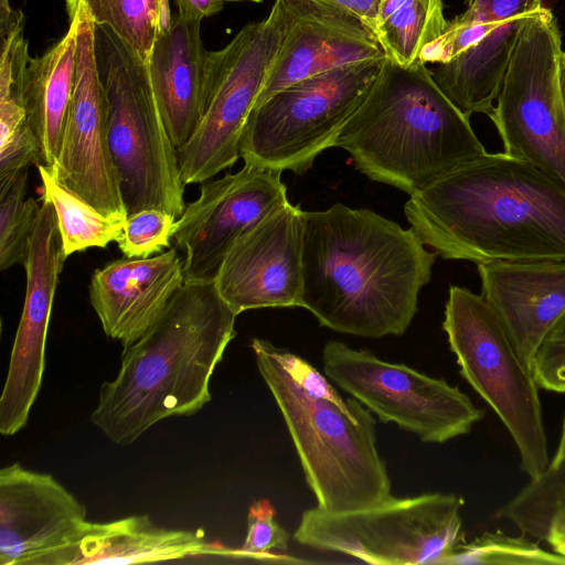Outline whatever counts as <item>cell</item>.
<instances>
[{"instance_id":"cell-1","label":"cell","mask_w":565,"mask_h":565,"mask_svg":"<svg viewBox=\"0 0 565 565\" xmlns=\"http://www.w3.org/2000/svg\"><path fill=\"white\" fill-rule=\"evenodd\" d=\"M437 256L412 227L371 210L337 203L303 211L299 307L337 332L402 335Z\"/></svg>"},{"instance_id":"cell-2","label":"cell","mask_w":565,"mask_h":565,"mask_svg":"<svg viewBox=\"0 0 565 565\" xmlns=\"http://www.w3.org/2000/svg\"><path fill=\"white\" fill-rule=\"evenodd\" d=\"M404 214L445 259L565 262V183L504 152L443 174L409 195Z\"/></svg>"},{"instance_id":"cell-3","label":"cell","mask_w":565,"mask_h":565,"mask_svg":"<svg viewBox=\"0 0 565 565\" xmlns=\"http://www.w3.org/2000/svg\"><path fill=\"white\" fill-rule=\"evenodd\" d=\"M236 317L215 281L184 282L158 321L124 347L118 373L100 386L90 422L113 443L128 446L164 418L202 409L235 337Z\"/></svg>"},{"instance_id":"cell-4","label":"cell","mask_w":565,"mask_h":565,"mask_svg":"<svg viewBox=\"0 0 565 565\" xmlns=\"http://www.w3.org/2000/svg\"><path fill=\"white\" fill-rule=\"evenodd\" d=\"M250 348L317 507L351 512L393 498L372 412L354 397L343 399L324 376L289 350L259 338L252 340Z\"/></svg>"},{"instance_id":"cell-5","label":"cell","mask_w":565,"mask_h":565,"mask_svg":"<svg viewBox=\"0 0 565 565\" xmlns=\"http://www.w3.org/2000/svg\"><path fill=\"white\" fill-rule=\"evenodd\" d=\"M334 147L370 180L412 195L487 150L426 64L384 58Z\"/></svg>"},{"instance_id":"cell-6","label":"cell","mask_w":565,"mask_h":565,"mask_svg":"<svg viewBox=\"0 0 565 565\" xmlns=\"http://www.w3.org/2000/svg\"><path fill=\"white\" fill-rule=\"evenodd\" d=\"M95 55L108 103L109 150L127 215L158 209L180 217L185 185L148 64L104 24H95Z\"/></svg>"},{"instance_id":"cell-7","label":"cell","mask_w":565,"mask_h":565,"mask_svg":"<svg viewBox=\"0 0 565 565\" xmlns=\"http://www.w3.org/2000/svg\"><path fill=\"white\" fill-rule=\"evenodd\" d=\"M443 329L461 376L509 431L530 480L550 465L540 386L495 313L480 295L451 286Z\"/></svg>"},{"instance_id":"cell-8","label":"cell","mask_w":565,"mask_h":565,"mask_svg":"<svg viewBox=\"0 0 565 565\" xmlns=\"http://www.w3.org/2000/svg\"><path fill=\"white\" fill-rule=\"evenodd\" d=\"M287 28L284 0L269 14L243 26L218 51H207L202 117L191 139L177 150L184 185L203 183L239 156L246 121L265 86Z\"/></svg>"},{"instance_id":"cell-9","label":"cell","mask_w":565,"mask_h":565,"mask_svg":"<svg viewBox=\"0 0 565 565\" xmlns=\"http://www.w3.org/2000/svg\"><path fill=\"white\" fill-rule=\"evenodd\" d=\"M454 493L391 498L381 504L328 512L303 511L294 539L308 547L349 555L370 564H441L465 542L461 510Z\"/></svg>"},{"instance_id":"cell-10","label":"cell","mask_w":565,"mask_h":565,"mask_svg":"<svg viewBox=\"0 0 565 565\" xmlns=\"http://www.w3.org/2000/svg\"><path fill=\"white\" fill-rule=\"evenodd\" d=\"M384 58L311 76L254 107L239 141L244 162L298 174L307 172L321 152L334 147Z\"/></svg>"},{"instance_id":"cell-11","label":"cell","mask_w":565,"mask_h":565,"mask_svg":"<svg viewBox=\"0 0 565 565\" xmlns=\"http://www.w3.org/2000/svg\"><path fill=\"white\" fill-rule=\"evenodd\" d=\"M562 38L543 7L519 32L494 108L489 115L503 152L565 183V110L559 87Z\"/></svg>"},{"instance_id":"cell-12","label":"cell","mask_w":565,"mask_h":565,"mask_svg":"<svg viewBox=\"0 0 565 565\" xmlns=\"http://www.w3.org/2000/svg\"><path fill=\"white\" fill-rule=\"evenodd\" d=\"M324 374L384 423H394L423 443L443 444L470 433L482 409L443 379L384 361L367 350L328 341Z\"/></svg>"},{"instance_id":"cell-13","label":"cell","mask_w":565,"mask_h":565,"mask_svg":"<svg viewBox=\"0 0 565 565\" xmlns=\"http://www.w3.org/2000/svg\"><path fill=\"white\" fill-rule=\"evenodd\" d=\"M543 0H468L466 10L447 22L418 62L431 71L445 95L470 118L490 115L500 93L518 35Z\"/></svg>"},{"instance_id":"cell-14","label":"cell","mask_w":565,"mask_h":565,"mask_svg":"<svg viewBox=\"0 0 565 565\" xmlns=\"http://www.w3.org/2000/svg\"><path fill=\"white\" fill-rule=\"evenodd\" d=\"M281 172L245 163L235 173L202 183L199 198L185 205L173 234L184 254V282L215 281L234 243L288 201Z\"/></svg>"},{"instance_id":"cell-15","label":"cell","mask_w":565,"mask_h":565,"mask_svg":"<svg viewBox=\"0 0 565 565\" xmlns=\"http://www.w3.org/2000/svg\"><path fill=\"white\" fill-rule=\"evenodd\" d=\"M77 19L73 95L56 162L57 179L107 216L127 218L108 145V103L95 55V23L82 2L66 10Z\"/></svg>"},{"instance_id":"cell-16","label":"cell","mask_w":565,"mask_h":565,"mask_svg":"<svg viewBox=\"0 0 565 565\" xmlns=\"http://www.w3.org/2000/svg\"><path fill=\"white\" fill-rule=\"evenodd\" d=\"M66 255L52 204L42 200L29 255L26 289L0 396V433L13 436L28 423L45 370V347L58 276Z\"/></svg>"},{"instance_id":"cell-17","label":"cell","mask_w":565,"mask_h":565,"mask_svg":"<svg viewBox=\"0 0 565 565\" xmlns=\"http://www.w3.org/2000/svg\"><path fill=\"white\" fill-rule=\"evenodd\" d=\"M88 522L53 476L20 462L0 470V565H61Z\"/></svg>"},{"instance_id":"cell-18","label":"cell","mask_w":565,"mask_h":565,"mask_svg":"<svg viewBox=\"0 0 565 565\" xmlns=\"http://www.w3.org/2000/svg\"><path fill=\"white\" fill-rule=\"evenodd\" d=\"M302 237L303 211L287 201L234 243L215 285L237 316L300 306Z\"/></svg>"},{"instance_id":"cell-19","label":"cell","mask_w":565,"mask_h":565,"mask_svg":"<svg viewBox=\"0 0 565 565\" xmlns=\"http://www.w3.org/2000/svg\"><path fill=\"white\" fill-rule=\"evenodd\" d=\"M286 33L255 107L277 92L324 72L385 57L355 15L319 0H284Z\"/></svg>"},{"instance_id":"cell-20","label":"cell","mask_w":565,"mask_h":565,"mask_svg":"<svg viewBox=\"0 0 565 565\" xmlns=\"http://www.w3.org/2000/svg\"><path fill=\"white\" fill-rule=\"evenodd\" d=\"M183 284V258L174 247L148 258L117 259L95 270L89 300L105 334L127 347L158 321Z\"/></svg>"},{"instance_id":"cell-21","label":"cell","mask_w":565,"mask_h":565,"mask_svg":"<svg viewBox=\"0 0 565 565\" xmlns=\"http://www.w3.org/2000/svg\"><path fill=\"white\" fill-rule=\"evenodd\" d=\"M481 296L532 370L541 342L565 315V262L477 264Z\"/></svg>"},{"instance_id":"cell-22","label":"cell","mask_w":565,"mask_h":565,"mask_svg":"<svg viewBox=\"0 0 565 565\" xmlns=\"http://www.w3.org/2000/svg\"><path fill=\"white\" fill-rule=\"evenodd\" d=\"M199 556L239 558L238 548L209 542L202 529L158 526L149 515H131L110 522H92L65 554L62 565H124Z\"/></svg>"},{"instance_id":"cell-23","label":"cell","mask_w":565,"mask_h":565,"mask_svg":"<svg viewBox=\"0 0 565 565\" xmlns=\"http://www.w3.org/2000/svg\"><path fill=\"white\" fill-rule=\"evenodd\" d=\"M200 29V20L178 15L157 39L147 63L154 98L177 150L191 139L202 117L207 51Z\"/></svg>"},{"instance_id":"cell-24","label":"cell","mask_w":565,"mask_h":565,"mask_svg":"<svg viewBox=\"0 0 565 565\" xmlns=\"http://www.w3.org/2000/svg\"><path fill=\"white\" fill-rule=\"evenodd\" d=\"M77 19L70 17L65 35L43 55L29 57L21 86V100L39 146L42 164L58 157L76 72Z\"/></svg>"},{"instance_id":"cell-25","label":"cell","mask_w":565,"mask_h":565,"mask_svg":"<svg viewBox=\"0 0 565 565\" xmlns=\"http://www.w3.org/2000/svg\"><path fill=\"white\" fill-rule=\"evenodd\" d=\"M447 22L443 0H382L373 33L385 58L408 67L443 34Z\"/></svg>"},{"instance_id":"cell-26","label":"cell","mask_w":565,"mask_h":565,"mask_svg":"<svg viewBox=\"0 0 565 565\" xmlns=\"http://www.w3.org/2000/svg\"><path fill=\"white\" fill-rule=\"evenodd\" d=\"M42 200L49 201L66 257L89 247L105 248L118 238L126 218L107 216L65 186L51 166L38 164Z\"/></svg>"},{"instance_id":"cell-27","label":"cell","mask_w":565,"mask_h":565,"mask_svg":"<svg viewBox=\"0 0 565 565\" xmlns=\"http://www.w3.org/2000/svg\"><path fill=\"white\" fill-rule=\"evenodd\" d=\"M78 2L95 24L109 26L146 63L159 35L173 22L169 0H65L66 9Z\"/></svg>"},{"instance_id":"cell-28","label":"cell","mask_w":565,"mask_h":565,"mask_svg":"<svg viewBox=\"0 0 565 565\" xmlns=\"http://www.w3.org/2000/svg\"><path fill=\"white\" fill-rule=\"evenodd\" d=\"M497 515L513 523L524 535L546 540L555 529H565V459L523 487Z\"/></svg>"},{"instance_id":"cell-29","label":"cell","mask_w":565,"mask_h":565,"mask_svg":"<svg viewBox=\"0 0 565 565\" xmlns=\"http://www.w3.org/2000/svg\"><path fill=\"white\" fill-rule=\"evenodd\" d=\"M28 168L0 180V268L24 265L36 227L41 206L24 200Z\"/></svg>"},{"instance_id":"cell-30","label":"cell","mask_w":565,"mask_h":565,"mask_svg":"<svg viewBox=\"0 0 565 565\" xmlns=\"http://www.w3.org/2000/svg\"><path fill=\"white\" fill-rule=\"evenodd\" d=\"M451 564L556 565L565 564V556L544 550L525 536L487 531L458 545L444 563Z\"/></svg>"},{"instance_id":"cell-31","label":"cell","mask_w":565,"mask_h":565,"mask_svg":"<svg viewBox=\"0 0 565 565\" xmlns=\"http://www.w3.org/2000/svg\"><path fill=\"white\" fill-rule=\"evenodd\" d=\"M30 164H42V160L23 105L13 96L0 95V179Z\"/></svg>"},{"instance_id":"cell-32","label":"cell","mask_w":565,"mask_h":565,"mask_svg":"<svg viewBox=\"0 0 565 565\" xmlns=\"http://www.w3.org/2000/svg\"><path fill=\"white\" fill-rule=\"evenodd\" d=\"M175 217L158 209H145L129 215L116 239L127 258H148L170 246Z\"/></svg>"},{"instance_id":"cell-33","label":"cell","mask_w":565,"mask_h":565,"mask_svg":"<svg viewBox=\"0 0 565 565\" xmlns=\"http://www.w3.org/2000/svg\"><path fill=\"white\" fill-rule=\"evenodd\" d=\"M288 545V534L275 520V509L269 500L262 499L249 505L247 513V533L244 543L238 548L242 559L258 562L298 563L302 559L278 557L271 552L285 551Z\"/></svg>"},{"instance_id":"cell-34","label":"cell","mask_w":565,"mask_h":565,"mask_svg":"<svg viewBox=\"0 0 565 565\" xmlns=\"http://www.w3.org/2000/svg\"><path fill=\"white\" fill-rule=\"evenodd\" d=\"M532 372L540 388L565 393V315L541 342Z\"/></svg>"},{"instance_id":"cell-35","label":"cell","mask_w":565,"mask_h":565,"mask_svg":"<svg viewBox=\"0 0 565 565\" xmlns=\"http://www.w3.org/2000/svg\"><path fill=\"white\" fill-rule=\"evenodd\" d=\"M359 18L372 32L382 0H319ZM374 34V33H373Z\"/></svg>"},{"instance_id":"cell-36","label":"cell","mask_w":565,"mask_h":565,"mask_svg":"<svg viewBox=\"0 0 565 565\" xmlns=\"http://www.w3.org/2000/svg\"><path fill=\"white\" fill-rule=\"evenodd\" d=\"M179 17L189 20H200L220 12L224 0H174Z\"/></svg>"},{"instance_id":"cell-37","label":"cell","mask_w":565,"mask_h":565,"mask_svg":"<svg viewBox=\"0 0 565 565\" xmlns=\"http://www.w3.org/2000/svg\"><path fill=\"white\" fill-rule=\"evenodd\" d=\"M22 20L23 13L20 10H11L9 0H0V36L7 34Z\"/></svg>"},{"instance_id":"cell-38","label":"cell","mask_w":565,"mask_h":565,"mask_svg":"<svg viewBox=\"0 0 565 565\" xmlns=\"http://www.w3.org/2000/svg\"><path fill=\"white\" fill-rule=\"evenodd\" d=\"M564 459H565V414H564V418H563V423H562L558 446L556 448V451H555L553 458L550 460V463H552V465L558 463Z\"/></svg>"},{"instance_id":"cell-39","label":"cell","mask_w":565,"mask_h":565,"mask_svg":"<svg viewBox=\"0 0 565 565\" xmlns=\"http://www.w3.org/2000/svg\"><path fill=\"white\" fill-rule=\"evenodd\" d=\"M559 87H561L563 106H564V110H565V52L562 53L561 60H559Z\"/></svg>"},{"instance_id":"cell-40","label":"cell","mask_w":565,"mask_h":565,"mask_svg":"<svg viewBox=\"0 0 565 565\" xmlns=\"http://www.w3.org/2000/svg\"><path fill=\"white\" fill-rule=\"evenodd\" d=\"M224 1H250V2L259 3V2H262L263 0H224Z\"/></svg>"}]
</instances>
